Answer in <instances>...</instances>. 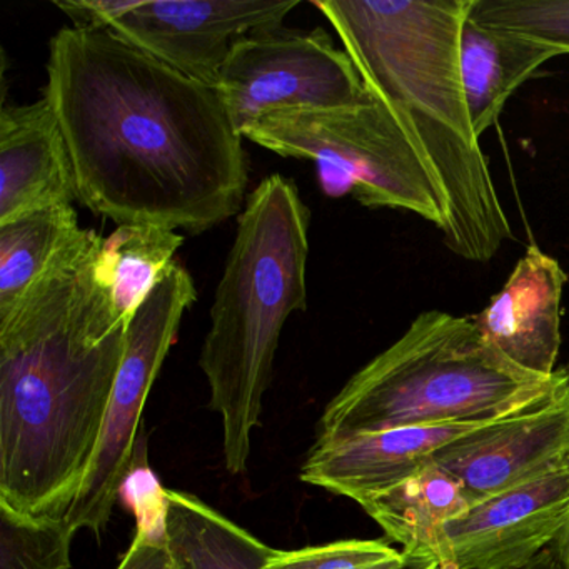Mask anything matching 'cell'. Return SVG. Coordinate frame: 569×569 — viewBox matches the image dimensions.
<instances>
[{
    "label": "cell",
    "instance_id": "5bb4252c",
    "mask_svg": "<svg viewBox=\"0 0 569 569\" xmlns=\"http://www.w3.org/2000/svg\"><path fill=\"white\" fill-rule=\"evenodd\" d=\"M78 201L64 132L48 98L0 112V224Z\"/></svg>",
    "mask_w": 569,
    "mask_h": 569
},
{
    "label": "cell",
    "instance_id": "9a60e30c",
    "mask_svg": "<svg viewBox=\"0 0 569 569\" xmlns=\"http://www.w3.org/2000/svg\"><path fill=\"white\" fill-rule=\"evenodd\" d=\"M186 238L154 224H122L102 238L89 272V308L109 325H131L176 262Z\"/></svg>",
    "mask_w": 569,
    "mask_h": 569
},
{
    "label": "cell",
    "instance_id": "8992f818",
    "mask_svg": "<svg viewBox=\"0 0 569 569\" xmlns=\"http://www.w3.org/2000/svg\"><path fill=\"white\" fill-rule=\"evenodd\" d=\"M241 136L338 172L362 206L412 212L441 232L448 224L441 188L398 116L376 96L351 108L276 112Z\"/></svg>",
    "mask_w": 569,
    "mask_h": 569
},
{
    "label": "cell",
    "instance_id": "8fae6325",
    "mask_svg": "<svg viewBox=\"0 0 569 569\" xmlns=\"http://www.w3.org/2000/svg\"><path fill=\"white\" fill-rule=\"evenodd\" d=\"M569 522V461L472 505L446 525L439 569H505L555 545Z\"/></svg>",
    "mask_w": 569,
    "mask_h": 569
},
{
    "label": "cell",
    "instance_id": "7c38bea8",
    "mask_svg": "<svg viewBox=\"0 0 569 569\" xmlns=\"http://www.w3.org/2000/svg\"><path fill=\"white\" fill-rule=\"evenodd\" d=\"M491 422L495 421L318 439L302 465L301 479L361 506L419 475L435 462L439 451Z\"/></svg>",
    "mask_w": 569,
    "mask_h": 569
},
{
    "label": "cell",
    "instance_id": "2e32d148",
    "mask_svg": "<svg viewBox=\"0 0 569 569\" xmlns=\"http://www.w3.org/2000/svg\"><path fill=\"white\" fill-rule=\"evenodd\" d=\"M561 48L468 19L461 36V79L476 136L498 124L508 99Z\"/></svg>",
    "mask_w": 569,
    "mask_h": 569
},
{
    "label": "cell",
    "instance_id": "d6986e66",
    "mask_svg": "<svg viewBox=\"0 0 569 569\" xmlns=\"http://www.w3.org/2000/svg\"><path fill=\"white\" fill-rule=\"evenodd\" d=\"M81 229L72 206L0 224V318L18 308Z\"/></svg>",
    "mask_w": 569,
    "mask_h": 569
},
{
    "label": "cell",
    "instance_id": "7402d4cb",
    "mask_svg": "<svg viewBox=\"0 0 569 569\" xmlns=\"http://www.w3.org/2000/svg\"><path fill=\"white\" fill-rule=\"evenodd\" d=\"M408 556L379 539H345L276 551L262 569H406Z\"/></svg>",
    "mask_w": 569,
    "mask_h": 569
},
{
    "label": "cell",
    "instance_id": "44dd1931",
    "mask_svg": "<svg viewBox=\"0 0 569 569\" xmlns=\"http://www.w3.org/2000/svg\"><path fill=\"white\" fill-rule=\"evenodd\" d=\"M469 19L556 46L569 56V0H475Z\"/></svg>",
    "mask_w": 569,
    "mask_h": 569
},
{
    "label": "cell",
    "instance_id": "ffe728a7",
    "mask_svg": "<svg viewBox=\"0 0 569 569\" xmlns=\"http://www.w3.org/2000/svg\"><path fill=\"white\" fill-rule=\"evenodd\" d=\"M76 531L61 516H29L0 502V569H71Z\"/></svg>",
    "mask_w": 569,
    "mask_h": 569
},
{
    "label": "cell",
    "instance_id": "ac0fdd59",
    "mask_svg": "<svg viewBox=\"0 0 569 569\" xmlns=\"http://www.w3.org/2000/svg\"><path fill=\"white\" fill-rule=\"evenodd\" d=\"M162 538L182 569H262L274 549L189 492L162 489Z\"/></svg>",
    "mask_w": 569,
    "mask_h": 569
},
{
    "label": "cell",
    "instance_id": "3957f363",
    "mask_svg": "<svg viewBox=\"0 0 569 569\" xmlns=\"http://www.w3.org/2000/svg\"><path fill=\"white\" fill-rule=\"evenodd\" d=\"M369 94L405 126L441 188L449 251L488 262L512 238L461 79L462 28L475 0H316Z\"/></svg>",
    "mask_w": 569,
    "mask_h": 569
},
{
    "label": "cell",
    "instance_id": "484cf974",
    "mask_svg": "<svg viewBox=\"0 0 569 569\" xmlns=\"http://www.w3.org/2000/svg\"><path fill=\"white\" fill-rule=\"evenodd\" d=\"M561 369L562 375L566 376V379L569 381V362L568 365L562 366ZM556 546L559 549V556H561L562 566L565 569H569V522L566 526L565 532H562L561 538L556 541Z\"/></svg>",
    "mask_w": 569,
    "mask_h": 569
},
{
    "label": "cell",
    "instance_id": "4fadbf2b",
    "mask_svg": "<svg viewBox=\"0 0 569 569\" xmlns=\"http://www.w3.org/2000/svg\"><path fill=\"white\" fill-rule=\"evenodd\" d=\"M568 274L536 244L526 249L498 295L472 321L509 361L552 378L561 348V299Z\"/></svg>",
    "mask_w": 569,
    "mask_h": 569
},
{
    "label": "cell",
    "instance_id": "d4e9b609",
    "mask_svg": "<svg viewBox=\"0 0 569 569\" xmlns=\"http://www.w3.org/2000/svg\"><path fill=\"white\" fill-rule=\"evenodd\" d=\"M505 569H565V566H562L561 556H559V549L555 542L529 561Z\"/></svg>",
    "mask_w": 569,
    "mask_h": 569
},
{
    "label": "cell",
    "instance_id": "7a4b0ae2",
    "mask_svg": "<svg viewBox=\"0 0 569 569\" xmlns=\"http://www.w3.org/2000/svg\"><path fill=\"white\" fill-rule=\"evenodd\" d=\"M101 239L81 229L0 318V502L22 515H68L104 429L129 328L89 312Z\"/></svg>",
    "mask_w": 569,
    "mask_h": 569
},
{
    "label": "cell",
    "instance_id": "6da1fadb",
    "mask_svg": "<svg viewBox=\"0 0 569 569\" xmlns=\"http://www.w3.org/2000/svg\"><path fill=\"white\" fill-rule=\"evenodd\" d=\"M44 98L78 201L94 214L198 236L244 209L248 152L211 86L112 31L62 28L49 42Z\"/></svg>",
    "mask_w": 569,
    "mask_h": 569
},
{
    "label": "cell",
    "instance_id": "cb8c5ba5",
    "mask_svg": "<svg viewBox=\"0 0 569 569\" xmlns=\"http://www.w3.org/2000/svg\"><path fill=\"white\" fill-rule=\"evenodd\" d=\"M171 566L172 559L164 538L139 526L131 548L122 556L116 569H169Z\"/></svg>",
    "mask_w": 569,
    "mask_h": 569
},
{
    "label": "cell",
    "instance_id": "277c9868",
    "mask_svg": "<svg viewBox=\"0 0 569 569\" xmlns=\"http://www.w3.org/2000/svg\"><path fill=\"white\" fill-rule=\"evenodd\" d=\"M311 212L289 178L262 179L246 199L211 308L199 366L221 416L226 468L248 469L279 339L308 309Z\"/></svg>",
    "mask_w": 569,
    "mask_h": 569
},
{
    "label": "cell",
    "instance_id": "4316f807",
    "mask_svg": "<svg viewBox=\"0 0 569 569\" xmlns=\"http://www.w3.org/2000/svg\"><path fill=\"white\" fill-rule=\"evenodd\" d=\"M408 568L406 569H439L438 562L432 558H408Z\"/></svg>",
    "mask_w": 569,
    "mask_h": 569
},
{
    "label": "cell",
    "instance_id": "83f0119b",
    "mask_svg": "<svg viewBox=\"0 0 569 569\" xmlns=\"http://www.w3.org/2000/svg\"><path fill=\"white\" fill-rule=\"evenodd\" d=\"M169 569H182V568H179V566H178V565H174V562H172V566H171V568H169Z\"/></svg>",
    "mask_w": 569,
    "mask_h": 569
},
{
    "label": "cell",
    "instance_id": "ba28073f",
    "mask_svg": "<svg viewBox=\"0 0 569 569\" xmlns=\"http://www.w3.org/2000/svg\"><path fill=\"white\" fill-rule=\"evenodd\" d=\"M236 131L286 111L351 108L371 99L349 56L322 28L239 39L214 84Z\"/></svg>",
    "mask_w": 569,
    "mask_h": 569
},
{
    "label": "cell",
    "instance_id": "9c48e42d",
    "mask_svg": "<svg viewBox=\"0 0 569 569\" xmlns=\"http://www.w3.org/2000/svg\"><path fill=\"white\" fill-rule=\"evenodd\" d=\"M299 0H138L111 31L169 68L214 88L239 39L282 28Z\"/></svg>",
    "mask_w": 569,
    "mask_h": 569
},
{
    "label": "cell",
    "instance_id": "52a82bcc",
    "mask_svg": "<svg viewBox=\"0 0 569 569\" xmlns=\"http://www.w3.org/2000/svg\"><path fill=\"white\" fill-rule=\"evenodd\" d=\"M196 299L198 289L191 272L176 261L132 318L98 451L78 498L66 515L76 532L89 529L101 535L108 526L132 469L136 438L149 392L174 346L182 316Z\"/></svg>",
    "mask_w": 569,
    "mask_h": 569
},
{
    "label": "cell",
    "instance_id": "30bf717a",
    "mask_svg": "<svg viewBox=\"0 0 569 569\" xmlns=\"http://www.w3.org/2000/svg\"><path fill=\"white\" fill-rule=\"evenodd\" d=\"M438 452L432 465L461 486L469 505L535 481L569 461V381Z\"/></svg>",
    "mask_w": 569,
    "mask_h": 569
},
{
    "label": "cell",
    "instance_id": "5b68a950",
    "mask_svg": "<svg viewBox=\"0 0 569 569\" xmlns=\"http://www.w3.org/2000/svg\"><path fill=\"white\" fill-rule=\"evenodd\" d=\"M558 381V371L545 378L509 361L472 319L426 311L326 406L318 439L496 421L546 398Z\"/></svg>",
    "mask_w": 569,
    "mask_h": 569
},
{
    "label": "cell",
    "instance_id": "e0dca14e",
    "mask_svg": "<svg viewBox=\"0 0 569 569\" xmlns=\"http://www.w3.org/2000/svg\"><path fill=\"white\" fill-rule=\"evenodd\" d=\"M361 508L381 526L385 535L401 545L408 558L441 562L446 525L465 515L471 505L459 482L439 466L369 499Z\"/></svg>",
    "mask_w": 569,
    "mask_h": 569
},
{
    "label": "cell",
    "instance_id": "603a6c76",
    "mask_svg": "<svg viewBox=\"0 0 569 569\" xmlns=\"http://www.w3.org/2000/svg\"><path fill=\"white\" fill-rule=\"evenodd\" d=\"M54 4L76 29L111 31L112 24L128 14L138 0H58Z\"/></svg>",
    "mask_w": 569,
    "mask_h": 569
}]
</instances>
